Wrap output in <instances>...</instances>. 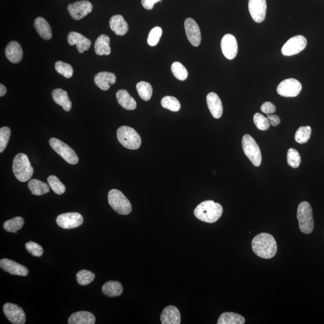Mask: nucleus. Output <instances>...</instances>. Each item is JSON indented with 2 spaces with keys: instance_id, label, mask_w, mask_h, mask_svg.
Wrapping results in <instances>:
<instances>
[{
  "instance_id": "e433bc0d",
  "label": "nucleus",
  "mask_w": 324,
  "mask_h": 324,
  "mask_svg": "<svg viewBox=\"0 0 324 324\" xmlns=\"http://www.w3.org/2000/svg\"><path fill=\"white\" fill-rule=\"evenodd\" d=\"M47 183L53 190L54 193L57 195H62L66 192V187L55 176H50L47 179Z\"/></svg>"
},
{
  "instance_id": "f704fd0d",
  "label": "nucleus",
  "mask_w": 324,
  "mask_h": 324,
  "mask_svg": "<svg viewBox=\"0 0 324 324\" xmlns=\"http://www.w3.org/2000/svg\"><path fill=\"white\" fill-rule=\"evenodd\" d=\"M162 107L173 112H178L181 108V104L177 98L173 96H165L161 100Z\"/></svg>"
},
{
  "instance_id": "1a4fd4ad",
  "label": "nucleus",
  "mask_w": 324,
  "mask_h": 324,
  "mask_svg": "<svg viewBox=\"0 0 324 324\" xmlns=\"http://www.w3.org/2000/svg\"><path fill=\"white\" fill-rule=\"evenodd\" d=\"M302 90V85L297 79H285L279 84L277 92L281 96L294 97L298 96Z\"/></svg>"
},
{
  "instance_id": "4468645a",
  "label": "nucleus",
  "mask_w": 324,
  "mask_h": 324,
  "mask_svg": "<svg viewBox=\"0 0 324 324\" xmlns=\"http://www.w3.org/2000/svg\"><path fill=\"white\" fill-rule=\"evenodd\" d=\"M187 39L189 42L194 46H198L201 42V34L196 22L192 18L186 19L184 22Z\"/></svg>"
},
{
  "instance_id": "79ce46f5",
  "label": "nucleus",
  "mask_w": 324,
  "mask_h": 324,
  "mask_svg": "<svg viewBox=\"0 0 324 324\" xmlns=\"http://www.w3.org/2000/svg\"><path fill=\"white\" fill-rule=\"evenodd\" d=\"M11 135V130L8 127L0 129V152L4 151L7 147Z\"/></svg>"
},
{
  "instance_id": "6e6552de",
  "label": "nucleus",
  "mask_w": 324,
  "mask_h": 324,
  "mask_svg": "<svg viewBox=\"0 0 324 324\" xmlns=\"http://www.w3.org/2000/svg\"><path fill=\"white\" fill-rule=\"evenodd\" d=\"M49 145L57 154H59L63 159L71 165L78 164L79 158L75 151L69 147L66 143L60 139L52 138L49 139Z\"/></svg>"
},
{
  "instance_id": "49530a36",
  "label": "nucleus",
  "mask_w": 324,
  "mask_h": 324,
  "mask_svg": "<svg viewBox=\"0 0 324 324\" xmlns=\"http://www.w3.org/2000/svg\"><path fill=\"white\" fill-rule=\"evenodd\" d=\"M162 1V0H141V4L147 10H151L153 9L155 3Z\"/></svg>"
},
{
  "instance_id": "2f4dec72",
  "label": "nucleus",
  "mask_w": 324,
  "mask_h": 324,
  "mask_svg": "<svg viewBox=\"0 0 324 324\" xmlns=\"http://www.w3.org/2000/svg\"><path fill=\"white\" fill-rule=\"evenodd\" d=\"M24 224V219L20 216L15 217L10 220L6 221L3 225L5 230L9 233H17V231L21 230Z\"/></svg>"
},
{
  "instance_id": "7ed1b4c3",
  "label": "nucleus",
  "mask_w": 324,
  "mask_h": 324,
  "mask_svg": "<svg viewBox=\"0 0 324 324\" xmlns=\"http://www.w3.org/2000/svg\"><path fill=\"white\" fill-rule=\"evenodd\" d=\"M12 169L15 177L21 182L30 180L34 173L29 158L24 153L16 155L13 161Z\"/></svg>"
},
{
  "instance_id": "ea45409f",
  "label": "nucleus",
  "mask_w": 324,
  "mask_h": 324,
  "mask_svg": "<svg viewBox=\"0 0 324 324\" xmlns=\"http://www.w3.org/2000/svg\"><path fill=\"white\" fill-rule=\"evenodd\" d=\"M287 161L291 167L293 168L299 167L301 162L299 152L294 148H290L287 152Z\"/></svg>"
},
{
  "instance_id": "b1692460",
  "label": "nucleus",
  "mask_w": 324,
  "mask_h": 324,
  "mask_svg": "<svg viewBox=\"0 0 324 324\" xmlns=\"http://www.w3.org/2000/svg\"><path fill=\"white\" fill-rule=\"evenodd\" d=\"M53 100L59 105L61 106L67 112L72 109V103L68 96V93L61 88H57L52 92Z\"/></svg>"
},
{
  "instance_id": "f3484780",
  "label": "nucleus",
  "mask_w": 324,
  "mask_h": 324,
  "mask_svg": "<svg viewBox=\"0 0 324 324\" xmlns=\"http://www.w3.org/2000/svg\"><path fill=\"white\" fill-rule=\"evenodd\" d=\"M68 42L70 45L73 46L76 44L79 53H83L90 48L91 44L90 40L83 36V35L72 31L69 33L68 36Z\"/></svg>"
},
{
  "instance_id": "58836bf2",
  "label": "nucleus",
  "mask_w": 324,
  "mask_h": 324,
  "mask_svg": "<svg viewBox=\"0 0 324 324\" xmlns=\"http://www.w3.org/2000/svg\"><path fill=\"white\" fill-rule=\"evenodd\" d=\"M94 279V273L86 269L81 270L76 275V279H77L78 284L82 286L91 284Z\"/></svg>"
},
{
  "instance_id": "c85d7f7f",
  "label": "nucleus",
  "mask_w": 324,
  "mask_h": 324,
  "mask_svg": "<svg viewBox=\"0 0 324 324\" xmlns=\"http://www.w3.org/2000/svg\"><path fill=\"white\" fill-rule=\"evenodd\" d=\"M123 291L122 285L119 282H107L102 287L103 294L109 297H119L122 294Z\"/></svg>"
},
{
  "instance_id": "39448f33",
  "label": "nucleus",
  "mask_w": 324,
  "mask_h": 324,
  "mask_svg": "<svg viewBox=\"0 0 324 324\" xmlns=\"http://www.w3.org/2000/svg\"><path fill=\"white\" fill-rule=\"evenodd\" d=\"M297 219L301 233L309 234L314 229V221L312 206L309 202H301L297 209Z\"/></svg>"
},
{
  "instance_id": "473e14b6",
  "label": "nucleus",
  "mask_w": 324,
  "mask_h": 324,
  "mask_svg": "<svg viewBox=\"0 0 324 324\" xmlns=\"http://www.w3.org/2000/svg\"><path fill=\"white\" fill-rule=\"evenodd\" d=\"M136 90L139 97L142 100L148 101L150 100L152 94V88L151 85L145 81L139 82L136 85Z\"/></svg>"
},
{
  "instance_id": "09e8293b",
  "label": "nucleus",
  "mask_w": 324,
  "mask_h": 324,
  "mask_svg": "<svg viewBox=\"0 0 324 324\" xmlns=\"http://www.w3.org/2000/svg\"><path fill=\"white\" fill-rule=\"evenodd\" d=\"M6 93H7V89H6L5 85L3 84L0 85V96H4Z\"/></svg>"
},
{
  "instance_id": "7c9ffc66",
  "label": "nucleus",
  "mask_w": 324,
  "mask_h": 324,
  "mask_svg": "<svg viewBox=\"0 0 324 324\" xmlns=\"http://www.w3.org/2000/svg\"><path fill=\"white\" fill-rule=\"evenodd\" d=\"M245 319L240 314L233 312L222 313L218 320V324H243Z\"/></svg>"
},
{
  "instance_id": "ddd939ff",
  "label": "nucleus",
  "mask_w": 324,
  "mask_h": 324,
  "mask_svg": "<svg viewBox=\"0 0 324 324\" xmlns=\"http://www.w3.org/2000/svg\"><path fill=\"white\" fill-rule=\"evenodd\" d=\"M3 312L6 317L12 323L24 324L26 321V315L24 311L17 305L6 303L3 306Z\"/></svg>"
},
{
  "instance_id": "f8f14e48",
  "label": "nucleus",
  "mask_w": 324,
  "mask_h": 324,
  "mask_svg": "<svg viewBox=\"0 0 324 324\" xmlns=\"http://www.w3.org/2000/svg\"><path fill=\"white\" fill-rule=\"evenodd\" d=\"M93 5L87 0L76 2L73 4H69L68 11L70 15L74 20L78 21L86 17L93 10Z\"/></svg>"
},
{
  "instance_id": "20e7f679",
  "label": "nucleus",
  "mask_w": 324,
  "mask_h": 324,
  "mask_svg": "<svg viewBox=\"0 0 324 324\" xmlns=\"http://www.w3.org/2000/svg\"><path fill=\"white\" fill-rule=\"evenodd\" d=\"M117 138L124 147L129 150H137L141 145V138L134 129L122 126L117 130Z\"/></svg>"
},
{
  "instance_id": "5701e85b",
  "label": "nucleus",
  "mask_w": 324,
  "mask_h": 324,
  "mask_svg": "<svg viewBox=\"0 0 324 324\" xmlns=\"http://www.w3.org/2000/svg\"><path fill=\"white\" fill-rule=\"evenodd\" d=\"M110 26L114 33L118 36H124L129 30L128 24L122 15H114L110 21Z\"/></svg>"
},
{
  "instance_id": "72a5a7b5",
  "label": "nucleus",
  "mask_w": 324,
  "mask_h": 324,
  "mask_svg": "<svg viewBox=\"0 0 324 324\" xmlns=\"http://www.w3.org/2000/svg\"><path fill=\"white\" fill-rule=\"evenodd\" d=\"M312 129L310 126H301L297 130L295 135V141L299 144H304L309 140Z\"/></svg>"
},
{
  "instance_id": "9d476101",
  "label": "nucleus",
  "mask_w": 324,
  "mask_h": 324,
  "mask_svg": "<svg viewBox=\"0 0 324 324\" xmlns=\"http://www.w3.org/2000/svg\"><path fill=\"white\" fill-rule=\"evenodd\" d=\"M307 39L298 35L289 39L282 48V53L285 56L296 55L303 50L307 46Z\"/></svg>"
},
{
  "instance_id": "a18cd8bd",
  "label": "nucleus",
  "mask_w": 324,
  "mask_h": 324,
  "mask_svg": "<svg viewBox=\"0 0 324 324\" xmlns=\"http://www.w3.org/2000/svg\"><path fill=\"white\" fill-rule=\"evenodd\" d=\"M262 112L266 114H271L276 112V107L274 104L269 101H266L260 107Z\"/></svg>"
},
{
  "instance_id": "0eeeda50",
  "label": "nucleus",
  "mask_w": 324,
  "mask_h": 324,
  "mask_svg": "<svg viewBox=\"0 0 324 324\" xmlns=\"http://www.w3.org/2000/svg\"><path fill=\"white\" fill-rule=\"evenodd\" d=\"M242 147L244 154L254 166L259 167L262 161V155L255 139L249 135H244L242 139Z\"/></svg>"
},
{
  "instance_id": "de8ad7c7",
  "label": "nucleus",
  "mask_w": 324,
  "mask_h": 324,
  "mask_svg": "<svg viewBox=\"0 0 324 324\" xmlns=\"http://www.w3.org/2000/svg\"><path fill=\"white\" fill-rule=\"evenodd\" d=\"M267 119L269 120L270 125L273 126H278L281 123V119L279 117L274 115V114H267Z\"/></svg>"
},
{
  "instance_id": "c756f323",
  "label": "nucleus",
  "mask_w": 324,
  "mask_h": 324,
  "mask_svg": "<svg viewBox=\"0 0 324 324\" xmlns=\"http://www.w3.org/2000/svg\"><path fill=\"white\" fill-rule=\"evenodd\" d=\"M49 185L36 179L31 180L28 184V189L33 195L41 196L48 193L50 190Z\"/></svg>"
},
{
  "instance_id": "37998d69",
  "label": "nucleus",
  "mask_w": 324,
  "mask_h": 324,
  "mask_svg": "<svg viewBox=\"0 0 324 324\" xmlns=\"http://www.w3.org/2000/svg\"><path fill=\"white\" fill-rule=\"evenodd\" d=\"M253 122L256 128L260 130H268L270 126L268 119L260 113H256L254 115Z\"/></svg>"
},
{
  "instance_id": "423d86ee",
  "label": "nucleus",
  "mask_w": 324,
  "mask_h": 324,
  "mask_svg": "<svg viewBox=\"0 0 324 324\" xmlns=\"http://www.w3.org/2000/svg\"><path fill=\"white\" fill-rule=\"evenodd\" d=\"M107 199L110 206L117 213L128 215L131 212L132 210L131 203L120 190H111L108 193Z\"/></svg>"
},
{
  "instance_id": "c9c22d12",
  "label": "nucleus",
  "mask_w": 324,
  "mask_h": 324,
  "mask_svg": "<svg viewBox=\"0 0 324 324\" xmlns=\"http://www.w3.org/2000/svg\"><path fill=\"white\" fill-rule=\"evenodd\" d=\"M171 71L175 77L180 81H184L188 77V72L185 67L180 62H174L171 66Z\"/></svg>"
},
{
  "instance_id": "9b49d317",
  "label": "nucleus",
  "mask_w": 324,
  "mask_h": 324,
  "mask_svg": "<svg viewBox=\"0 0 324 324\" xmlns=\"http://www.w3.org/2000/svg\"><path fill=\"white\" fill-rule=\"evenodd\" d=\"M84 219L78 212H68L62 214L56 219L57 224L65 230H71L80 227L83 224Z\"/></svg>"
},
{
  "instance_id": "bb28decb",
  "label": "nucleus",
  "mask_w": 324,
  "mask_h": 324,
  "mask_svg": "<svg viewBox=\"0 0 324 324\" xmlns=\"http://www.w3.org/2000/svg\"><path fill=\"white\" fill-rule=\"evenodd\" d=\"M117 101L120 106L127 110H134L136 107V102L128 91L126 90H120L116 94Z\"/></svg>"
},
{
  "instance_id": "aec40b11",
  "label": "nucleus",
  "mask_w": 324,
  "mask_h": 324,
  "mask_svg": "<svg viewBox=\"0 0 324 324\" xmlns=\"http://www.w3.org/2000/svg\"><path fill=\"white\" fill-rule=\"evenodd\" d=\"M206 103L212 117L220 119L223 114V105L218 95L215 93H209L206 96Z\"/></svg>"
},
{
  "instance_id": "dca6fc26",
  "label": "nucleus",
  "mask_w": 324,
  "mask_h": 324,
  "mask_svg": "<svg viewBox=\"0 0 324 324\" xmlns=\"http://www.w3.org/2000/svg\"><path fill=\"white\" fill-rule=\"evenodd\" d=\"M222 51L228 60L236 58L238 53V43L236 38L233 35L227 34L221 41Z\"/></svg>"
},
{
  "instance_id": "4c0bfd02",
  "label": "nucleus",
  "mask_w": 324,
  "mask_h": 324,
  "mask_svg": "<svg viewBox=\"0 0 324 324\" xmlns=\"http://www.w3.org/2000/svg\"><path fill=\"white\" fill-rule=\"evenodd\" d=\"M56 71L66 78H71L74 75V69L71 65L61 61L57 62L55 64Z\"/></svg>"
},
{
  "instance_id": "4be33fe9",
  "label": "nucleus",
  "mask_w": 324,
  "mask_h": 324,
  "mask_svg": "<svg viewBox=\"0 0 324 324\" xmlns=\"http://www.w3.org/2000/svg\"><path fill=\"white\" fill-rule=\"evenodd\" d=\"M162 324H180L181 314L176 307L169 306L165 307L160 316Z\"/></svg>"
},
{
  "instance_id": "6ab92c4d",
  "label": "nucleus",
  "mask_w": 324,
  "mask_h": 324,
  "mask_svg": "<svg viewBox=\"0 0 324 324\" xmlns=\"http://www.w3.org/2000/svg\"><path fill=\"white\" fill-rule=\"evenodd\" d=\"M94 81L95 84L101 90L106 91L109 90L111 85L116 83L117 78L113 73L101 72L95 76Z\"/></svg>"
},
{
  "instance_id": "f03ea898",
  "label": "nucleus",
  "mask_w": 324,
  "mask_h": 324,
  "mask_svg": "<svg viewBox=\"0 0 324 324\" xmlns=\"http://www.w3.org/2000/svg\"><path fill=\"white\" fill-rule=\"evenodd\" d=\"M223 213V207L213 201H205L196 206L194 214L197 219L206 223L217 222Z\"/></svg>"
},
{
  "instance_id": "393cba45",
  "label": "nucleus",
  "mask_w": 324,
  "mask_h": 324,
  "mask_svg": "<svg viewBox=\"0 0 324 324\" xmlns=\"http://www.w3.org/2000/svg\"><path fill=\"white\" fill-rule=\"evenodd\" d=\"M34 27L42 39L46 40L51 39L52 36L51 28L45 19L42 17L37 18L34 20Z\"/></svg>"
},
{
  "instance_id": "a19ab883",
  "label": "nucleus",
  "mask_w": 324,
  "mask_h": 324,
  "mask_svg": "<svg viewBox=\"0 0 324 324\" xmlns=\"http://www.w3.org/2000/svg\"><path fill=\"white\" fill-rule=\"evenodd\" d=\"M162 35V29L160 27H155L152 28L148 34L147 42L149 45L154 46L157 45Z\"/></svg>"
},
{
  "instance_id": "cd10ccee",
  "label": "nucleus",
  "mask_w": 324,
  "mask_h": 324,
  "mask_svg": "<svg viewBox=\"0 0 324 324\" xmlns=\"http://www.w3.org/2000/svg\"><path fill=\"white\" fill-rule=\"evenodd\" d=\"M95 52L97 56H108L111 52L110 37L105 34L98 36L94 43Z\"/></svg>"
},
{
  "instance_id": "2eb2a0df",
  "label": "nucleus",
  "mask_w": 324,
  "mask_h": 324,
  "mask_svg": "<svg viewBox=\"0 0 324 324\" xmlns=\"http://www.w3.org/2000/svg\"><path fill=\"white\" fill-rule=\"evenodd\" d=\"M248 8L254 21L260 23L265 20L266 12V0H249Z\"/></svg>"
},
{
  "instance_id": "a878e982",
  "label": "nucleus",
  "mask_w": 324,
  "mask_h": 324,
  "mask_svg": "<svg viewBox=\"0 0 324 324\" xmlns=\"http://www.w3.org/2000/svg\"><path fill=\"white\" fill-rule=\"evenodd\" d=\"M95 322L94 314L85 311L73 313L68 320L69 324H94Z\"/></svg>"
},
{
  "instance_id": "412c9836",
  "label": "nucleus",
  "mask_w": 324,
  "mask_h": 324,
  "mask_svg": "<svg viewBox=\"0 0 324 324\" xmlns=\"http://www.w3.org/2000/svg\"><path fill=\"white\" fill-rule=\"evenodd\" d=\"M5 54L7 59L12 63L17 64L23 57V51L20 44L16 41L9 42L6 47Z\"/></svg>"
},
{
  "instance_id": "a211bd4d",
  "label": "nucleus",
  "mask_w": 324,
  "mask_h": 324,
  "mask_svg": "<svg viewBox=\"0 0 324 324\" xmlns=\"http://www.w3.org/2000/svg\"><path fill=\"white\" fill-rule=\"evenodd\" d=\"M0 266L4 271L11 275L26 276L28 274V270L25 266L10 259H1Z\"/></svg>"
},
{
  "instance_id": "f257e3e1",
  "label": "nucleus",
  "mask_w": 324,
  "mask_h": 324,
  "mask_svg": "<svg viewBox=\"0 0 324 324\" xmlns=\"http://www.w3.org/2000/svg\"><path fill=\"white\" fill-rule=\"evenodd\" d=\"M252 247L253 252L260 258L271 259L277 253V243L271 234L261 233L254 237Z\"/></svg>"
},
{
  "instance_id": "c03bdc74",
  "label": "nucleus",
  "mask_w": 324,
  "mask_h": 324,
  "mask_svg": "<svg viewBox=\"0 0 324 324\" xmlns=\"http://www.w3.org/2000/svg\"><path fill=\"white\" fill-rule=\"evenodd\" d=\"M25 248L27 250L28 252L34 256L40 257L43 255V249L42 247L40 246L33 241H29V242L25 244Z\"/></svg>"
}]
</instances>
